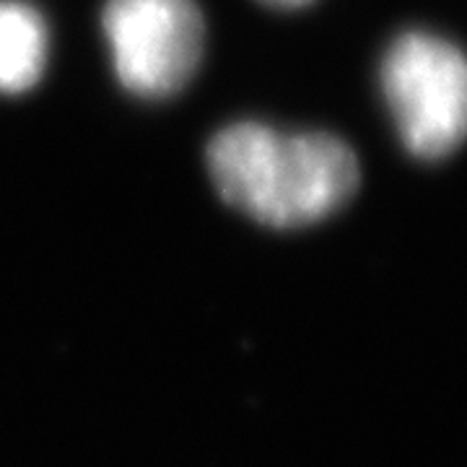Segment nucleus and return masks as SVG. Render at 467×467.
<instances>
[{
    "mask_svg": "<svg viewBox=\"0 0 467 467\" xmlns=\"http://www.w3.org/2000/svg\"><path fill=\"white\" fill-rule=\"evenodd\" d=\"M218 195L270 229H301L333 216L356 195L358 159L330 133H288L263 122H234L205 149Z\"/></svg>",
    "mask_w": 467,
    "mask_h": 467,
    "instance_id": "obj_1",
    "label": "nucleus"
},
{
    "mask_svg": "<svg viewBox=\"0 0 467 467\" xmlns=\"http://www.w3.org/2000/svg\"><path fill=\"white\" fill-rule=\"evenodd\" d=\"M384 101L402 146L444 159L467 138V55L426 32L400 34L382 63Z\"/></svg>",
    "mask_w": 467,
    "mask_h": 467,
    "instance_id": "obj_2",
    "label": "nucleus"
},
{
    "mask_svg": "<svg viewBox=\"0 0 467 467\" xmlns=\"http://www.w3.org/2000/svg\"><path fill=\"white\" fill-rule=\"evenodd\" d=\"M101 32L117 81L140 99L182 91L201 66L205 24L195 0H107Z\"/></svg>",
    "mask_w": 467,
    "mask_h": 467,
    "instance_id": "obj_3",
    "label": "nucleus"
},
{
    "mask_svg": "<svg viewBox=\"0 0 467 467\" xmlns=\"http://www.w3.org/2000/svg\"><path fill=\"white\" fill-rule=\"evenodd\" d=\"M50 34L42 14L24 0H0V94H24L47 67Z\"/></svg>",
    "mask_w": 467,
    "mask_h": 467,
    "instance_id": "obj_4",
    "label": "nucleus"
},
{
    "mask_svg": "<svg viewBox=\"0 0 467 467\" xmlns=\"http://www.w3.org/2000/svg\"><path fill=\"white\" fill-rule=\"evenodd\" d=\"M265 5H273V8H301V5H306V3H312V0H263Z\"/></svg>",
    "mask_w": 467,
    "mask_h": 467,
    "instance_id": "obj_5",
    "label": "nucleus"
}]
</instances>
